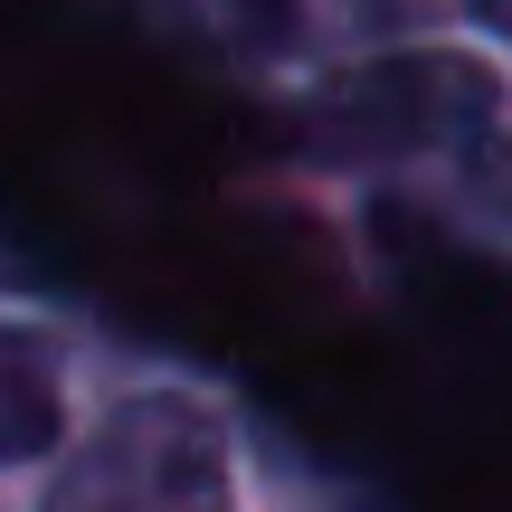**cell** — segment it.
I'll return each instance as SVG.
<instances>
[{
	"label": "cell",
	"instance_id": "7a4b0ae2",
	"mask_svg": "<svg viewBox=\"0 0 512 512\" xmlns=\"http://www.w3.org/2000/svg\"><path fill=\"white\" fill-rule=\"evenodd\" d=\"M494 95H503L494 67H475L456 48H408V57L332 76L304 114V143L332 152V162H399V152H437V143L484 133Z\"/></svg>",
	"mask_w": 512,
	"mask_h": 512
},
{
	"label": "cell",
	"instance_id": "8992f818",
	"mask_svg": "<svg viewBox=\"0 0 512 512\" xmlns=\"http://www.w3.org/2000/svg\"><path fill=\"white\" fill-rule=\"evenodd\" d=\"M475 10H484V19H494V29H503V38H512V0H475Z\"/></svg>",
	"mask_w": 512,
	"mask_h": 512
},
{
	"label": "cell",
	"instance_id": "277c9868",
	"mask_svg": "<svg viewBox=\"0 0 512 512\" xmlns=\"http://www.w3.org/2000/svg\"><path fill=\"white\" fill-rule=\"evenodd\" d=\"M162 10L228 57H275L294 38V0H162Z\"/></svg>",
	"mask_w": 512,
	"mask_h": 512
},
{
	"label": "cell",
	"instance_id": "5b68a950",
	"mask_svg": "<svg viewBox=\"0 0 512 512\" xmlns=\"http://www.w3.org/2000/svg\"><path fill=\"white\" fill-rule=\"evenodd\" d=\"M475 190L512 219V143H484V152H475Z\"/></svg>",
	"mask_w": 512,
	"mask_h": 512
},
{
	"label": "cell",
	"instance_id": "3957f363",
	"mask_svg": "<svg viewBox=\"0 0 512 512\" xmlns=\"http://www.w3.org/2000/svg\"><path fill=\"white\" fill-rule=\"evenodd\" d=\"M67 427V389H57V351L29 323H0V465H38Z\"/></svg>",
	"mask_w": 512,
	"mask_h": 512
},
{
	"label": "cell",
	"instance_id": "6da1fadb",
	"mask_svg": "<svg viewBox=\"0 0 512 512\" xmlns=\"http://www.w3.org/2000/svg\"><path fill=\"white\" fill-rule=\"evenodd\" d=\"M48 512H238V494H228V427L190 389H143L48 484Z\"/></svg>",
	"mask_w": 512,
	"mask_h": 512
}]
</instances>
